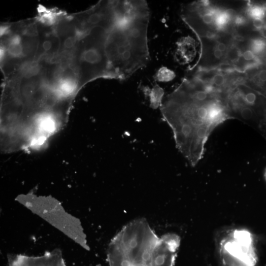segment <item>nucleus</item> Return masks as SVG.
<instances>
[{"instance_id":"obj_14","label":"nucleus","mask_w":266,"mask_h":266,"mask_svg":"<svg viewBox=\"0 0 266 266\" xmlns=\"http://www.w3.org/2000/svg\"><path fill=\"white\" fill-rule=\"evenodd\" d=\"M244 74L243 83L266 97V55Z\"/></svg>"},{"instance_id":"obj_16","label":"nucleus","mask_w":266,"mask_h":266,"mask_svg":"<svg viewBox=\"0 0 266 266\" xmlns=\"http://www.w3.org/2000/svg\"><path fill=\"white\" fill-rule=\"evenodd\" d=\"M164 94L162 88L158 85L155 86L150 92L151 105L153 107L157 108L162 101Z\"/></svg>"},{"instance_id":"obj_4","label":"nucleus","mask_w":266,"mask_h":266,"mask_svg":"<svg viewBox=\"0 0 266 266\" xmlns=\"http://www.w3.org/2000/svg\"><path fill=\"white\" fill-rule=\"evenodd\" d=\"M38 47L35 18L0 26V69L8 80L34 62Z\"/></svg>"},{"instance_id":"obj_8","label":"nucleus","mask_w":266,"mask_h":266,"mask_svg":"<svg viewBox=\"0 0 266 266\" xmlns=\"http://www.w3.org/2000/svg\"><path fill=\"white\" fill-rule=\"evenodd\" d=\"M215 244L222 266H256L255 241L246 229L228 227L219 231Z\"/></svg>"},{"instance_id":"obj_3","label":"nucleus","mask_w":266,"mask_h":266,"mask_svg":"<svg viewBox=\"0 0 266 266\" xmlns=\"http://www.w3.org/2000/svg\"><path fill=\"white\" fill-rule=\"evenodd\" d=\"M180 243L174 233L158 237L144 219L126 225L109 245V266H174Z\"/></svg>"},{"instance_id":"obj_18","label":"nucleus","mask_w":266,"mask_h":266,"mask_svg":"<svg viewBox=\"0 0 266 266\" xmlns=\"http://www.w3.org/2000/svg\"><path fill=\"white\" fill-rule=\"evenodd\" d=\"M265 178L266 179V169L265 172Z\"/></svg>"},{"instance_id":"obj_11","label":"nucleus","mask_w":266,"mask_h":266,"mask_svg":"<svg viewBox=\"0 0 266 266\" xmlns=\"http://www.w3.org/2000/svg\"><path fill=\"white\" fill-rule=\"evenodd\" d=\"M54 26L60 40L58 57L70 62L83 33L80 31L73 14L67 15L62 11L57 16Z\"/></svg>"},{"instance_id":"obj_12","label":"nucleus","mask_w":266,"mask_h":266,"mask_svg":"<svg viewBox=\"0 0 266 266\" xmlns=\"http://www.w3.org/2000/svg\"><path fill=\"white\" fill-rule=\"evenodd\" d=\"M190 74L223 94L236 84L243 82L244 72L223 66L207 70H191Z\"/></svg>"},{"instance_id":"obj_15","label":"nucleus","mask_w":266,"mask_h":266,"mask_svg":"<svg viewBox=\"0 0 266 266\" xmlns=\"http://www.w3.org/2000/svg\"><path fill=\"white\" fill-rule=\"evenodd\" d=\"M177 44V55L182 60L184 64L191 62L196 54L195 40L188 36L180 39Z\"/></svg>"},{"instance_id":"obj_7","label":"nucleus","mask_w":266,"mask_h":266,"mask_svg":"<svg viewBox=\"0 0 266 266\" xmlns=\"http://www.w3.org/2000/svg\"><path fill=\"white\" fill-rule=\"evenodd\" d=\"M17 200L83 248L89 250L80 221L66 212L57 200L49 196L30 194L18 197Z\"/></svg>"},{"instance_id":"obj_10","label":"nucleus","mask_w":266,"mask_h":266,"mask_svg":"<svg viewBox=\"0 0 266 266\" xmlns=\"http://www.w3.org/2000/svg\"><path fill=\"white\" fill-rule=\"evenodd\" d=\"M198 39L201 45V53L197 63L191 70H207L226 66L229 51L235 40L233 33L224 32Z\"/></svg>"},{"instance_id":"obj_5","label":"nucleus","mask_w":266,"mask_h":266,"mask_svg":"<svg viewBox=\"0 0 266 266\" xmlns=\"http://www.w3.org/2000/svg\"><path fill=\"white\" fill-rule=\"evenodd\" d=\"M111 30L95 27L84 33L80 37L70 60L77 76L79 91L96 79H112L105 50Z\"/></svg>"},{"instance_id":"obj_1","label":"nucleus","mask_w":266,"mask_h":266,"mask_svg":"<svg viewBox=\"0 0 266 266\" xmlns=\"http://www.w3.org/2000/svg\"><path fill=\"white\" fill-rule=\"evenodd\" d=\"M161 111L177 148L193 166L203 157L213 130L231 119L221 94L191 74L167 96Z\"/></svg>"},{"instance_id":"obj_9","label":"nucleus","mask_w":266,"mask_h":266,"mask_svg":"<svg viewBox=\"0 0 266 266\" xmlns=\"http://www.w3.org/2000/svg\"><path fill=\"white\" fill-rule=\"evenodd\" d=\"M221 8L208 0L193 1L182 6L181 16L198 38L212 36L222 33L217 25Z\"/></svg>"},{"instance_id":"obj_2","label":"nucleus","mask_w":266,"mask_h":266,"mask_svg":"<svg viewBox=\"0 0 266 266\" xmlns=\"http://www.w3.org/2000/svg\"><path fill=\"white\" fill-rule=\"evenodd\" d=\"M109 31L105 46L112 79L125 80L150 61L147 31L150 10L145 0H130Z\"/></svg>"},{"instance_id":"obj_6","label":"nucleus","mask_w":266,"mask_h":266,"mask_svg":"<svg viewBox=\"0 0 266 266\" xmlns=\"http://www.w3.org/2000/svg\"><path fill=\"white\" fill-rule=\"evenodd\" d=\"M232 119L254 129L266 141V97L243 82L222 94Z\"/></svg>"},{"instance_id":"obj_17","label":"nucleus","mask_w":266,"mask_h":266,"mask_svg":"<svg viewBox=\"0 0 266 266\" xmlns=\"http://www.w3.org/2000/svg\"><path fill=\"white\" fill-rule=\"evenodd\" d=\"M175 77V73L166 67H161L157 72L156 78L160 82H169L172 80Z\"/></svg>"},{"instance_id":"obj_13","label":"nucleus","mask_w":266,"mask_h":266,"mask_svg":"<svg viewBox=\"0 0 266 266\" xmlns=\"http://www.w3.org/2000/svg\"><path fill=\"white\" fill-rule=\"evenodd\" d=\"M8 262L9 266H66L58 251L47 253L38 257L12 256L9 258Z\"/></svg>"}]
</instances>
